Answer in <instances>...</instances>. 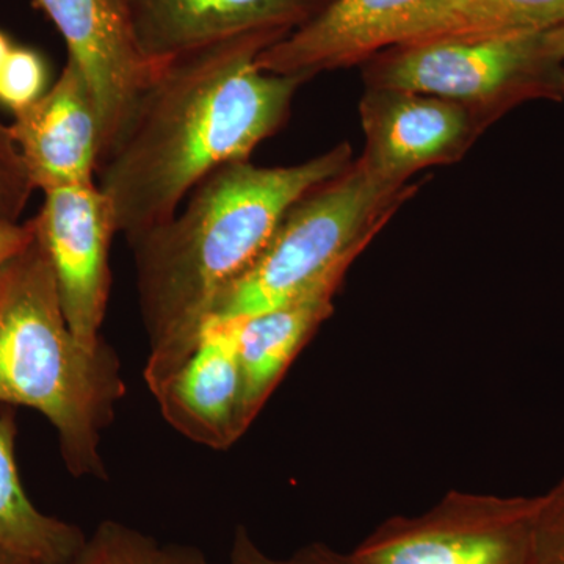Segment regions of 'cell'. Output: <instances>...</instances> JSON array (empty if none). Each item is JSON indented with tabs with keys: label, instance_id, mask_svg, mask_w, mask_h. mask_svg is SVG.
I'll return each instance as SVG.
<instances>
[{
	"label": "cell",
	"instance_id": "obj_17",
	"mask_svg": "<svg viewBox=\"0 0 564 564\" xmlns=\"http://www.w3.org/2000/svg\"><path fill=\"white\" fill-rule=\"evenodd\" d=\"M66 564H214L192 545L162 544L150 534L104 521Z\"/></svg>",
	"mask_w": 564,
	"mask_h": 564
},
{
	"label": "cell",
	"instance_id": "obj_5",
	"mask_svg": "<svg viewBox=\"0 0 564 564\" xmlns=\"http://www.w3.org/2000/svg\"><path fill=\"white\" fill-rule=\"evenodd\" d=\"M391 50L373 69L372 87L436 96L486 111L564 96V24Z\"/></svg>",
	"mask_w": 564,
	"mask_h": 564
},
{
	"label": "cell",
	"instance_id": "obj_8",
	"mask_svg": "<svg viewBox=\"0 0 564 564\" xmlns=\"http://www.w3.org/2000/svg\"><path fill=\"white\" fill-rule=\"evenodd\" d=\"M90 85L106 154L158 66L140 54L122 0H35ZM99 159V162H101Z\"/></svg>",
	"mask_w": 564,
	"mask_h": 564
},
{
	"label": "cell",
	"instance_id": "obj_3",
	"mask_svg": "<svg viewBox=\"0 0 564 564\" xmlns=\"http://www.w3.org/2000/svg\"><path fill=\"white\" fill-rule=\"evenodd\" d=\"M124 393L109 345L87 348L70 333L35 228L0 270V403L43 414L74 477L106 478L102 433Z\"/></svg>",
	"mask_w": 564,
	"mask_h": 564
},
{
	"label": "cell",
	"instance_id": "obj_4",
	"mask_svg": "<svg viewBox=\"0 0 564 564\" xmlns=\"http://www.w3.org/2000/svg\"><path fill=\"white\" fill-rule=\"evenodd\" d=\"M361 161L306 193L278 225L250 269L221 293L212 321L273 310L352 261L406 198Z\"/></svg>",
	"mask_w": 564,
	"mask_h": 564
},
{
	"label": "cell",
	"instance_id": "obj_12",
	"mask_svg": "<svg viewBox=\"0 0 564 564\" xmlns=\"http://www.w3.org/2000/svg\"><path fill=\"white\" fill-rule=\"evenodd\" d=\"M163 419L182 436L226 451L245 433L237 322L212 321L187 361L154 393Z\"/></svg>",
	"mask_w": 564,
	"mask_h": 564
},
{
	"label": "cell",
	"instance_id": "obj_20",
	"mask_svg": "<svg viewBox=\"0 0 564 564\" xmlns=\"http://www.w3.org/2000/svg\"><path fill=\"white\" fill-rule=\"evenodd\" d=\"M46 84V68L36 52L13 47L0 70V102L18 111L39 99Z\"/></svg>",
	"mask_w": 564,
	"mask_h": 564
},
{
	"label": "cell",
	"instance_id": "obj_15",
	"mask_svg": "<svg viewBox=\"0 0 564 564\" xmlns=\"http://www.w3.org/2000/svg\"><path fill=\"white\" fill-rule=\"evenodd\" d=\"M17 419L0 413V547L31 564H66L84 545L77 525L41 513L29 499L14 458Z\"/></svg>",
	"mask_w": 564,
	"mask_h": 564
},
{
	"label": "cell",
	"instance_id": "obj_11",
	"mask_svg": "<svg viewBox=\"0 0 564 564\" xmlns=\"http://www.w3.org/2000/svg\"><path fill=\"white\" fill-rule=\"evenodd\" d=\"M361 121L366 150L359 161L395 184L451 161L473 131L469 107L392 88L370 87L361 101Z\"/></svg>",
	"mask_w": 564,
	"mask_h": 564
},
{
	"label": "cell",
	"instance_id": "obj_19",
	"mask_svg": "<svg viewBox=\"0 0 564 564\" xmlns=\"http://www.w3.org/2000/svg\"><path fill=\"white\" fill-rule=\"evenodd\" d=\"M530 564H564V478L536 497Z\"/></svg>",
	"mask_w": 564,
	"mask_h": 564
},
{
	"label": "cell",
	"instance_id": "obj_22",
	"mask_svg": "<svg viewBox=\"0 0 564 564\" xmlns=\"http://www.w3.org/2000/svg\"><path fill=\"white\" fill-rule=\"evenodd\" d=\"M13 44L9 36L6 33L0 32V70H2L3 65H6L7 58H9L11 50H13Z\"/></svg>",
	"mask_w": 564,
	"mask_h": 564
},
{
	"label": "cell",
	"instance_id": "obj_1",
	"mask_svg": "<svg viewBox=\"0 0 564 564\" xmlns=\"http://www.w3.org/2000/svg\"><path fill=\"white\" fill-rule=\"evenodd\" d=\"M284 36H237L158 65L96 172L128 242L170 220L212 172L248 161L284 122L310 77L258 66Z\"/></svg>",
	"mask_w": 564,
	"mask_h": 564
},
{
	"label": "cell",
	"instance_id": "obj_23",
	"mask_svg": "<svg viewBox=\"0 0 564 564\" xmlns=\"http://www.w3.org/2000/svg\"><path fill=\"white\" fill-rule=\"evenodd\" d=\"M0 564H31L25 562V560L20 558V556L10 554L6 549L0 547Z\"/></svg>",
	"mask_w": 564,
	"mask_h": 564
},
{
	"label": "cell",
	"instance_id": "obj_18",
	"mask_svg": "<svg viewBox=\"0 0 564 564\" xmlns=\"http://www.w3.org/2000/svg\"><path fill=\"white\" fill-rule=\"evenodd\" d=\"M35 191L10 124L0 120V225L20 223Z\"/></svg>",
	"mask_w": 564,
	"mask_h": 564
},
{
	"label": "cell",
	"instance_id": "obj_16",
	"mask_svg": "<svg viewBox=\"0 0 564 564\" xmlns=\"http://www.w3.org/2000/svg\"><path fill=\"white\" fill-rule=\"evenodd\" d=\"M564 24V0H432L395 46L445 39L510 35Z\"/></svg>",
	"mask_w": 564,
	"mask_h": 564
},
{
	"label": "cell",
	"instance_id": "obj_9",
	"mask_svg": "<svg viewBox=\"0 0 564 564\" xmlns=\"http://www.w3.org/2000/svg\"><path fill=\"white\" fill-rule=\"evenodd\" d=\"M140 54L151 65L237 36L289 35L325 0H122Z\"/></svg>",
	"mask_w": 564,
	"mask_h": 564
},
{
	"label": "cell",
	"instance_id": "obj_6",
	"mask_svg": "<svg viewBox=\"0 0 564 564\" xmlns=\"http://www.w3.org/2000/svg\"><path fill=\"white\" fill-rule=\"evenodd\" d=\"M536 497L451 492L388 519L351 552L364 564H530Z\"/></svg>",
	"mask_w": 564,
	"mask_h": 564
},
{
	"label": "cell",
	"instance_id": "obj_14",
	"mask_svg": "<svg viewBox=\"0 0 564 564\" xmlns=\"http://www.w3.org/2000/svg\"><path fill=\"white\" fill-rule=\"evenodd\" d=\"M351 262L340 263L281 306L234 318L242 366V413L247 429L315 326L332 311L334 292Z\"/></svg>",
	"mask_w": 564,
	"mask_h": 564
},
{
	"label": "cell",
	"instance_id": "obj_21",
	"mask_svg": "<svg viewBox=\"0 0 564 564\" xmlns=\"http://www.w3.org/2000/svg\"><path fill=\"white\" fill-rule=\"evenodd\" d=\"M229 564H364L352 554H340L328 545L314 543L304 545L289 558H273L259 549L245 527L234 532Z\"/></svg>",
	"mask_w": 564,
	"mask_h": 564
},
{
	"label": "cell",
	"instance_id": "obj_13",
	"mask_svg": "<svg viewBox=\"0 0 564 564\" xmlns=\"http://www.w3.org/2000/svg\"><path fill=\"white\" fill-rule=\"evenodd\" d=\"M432 0H332L310 21L263 50L267 73L313 77L391 50L415 14Z\"/></svg>",
	"mask_w": 564,
	"mask_h": 564
},
{
	"label": "cell",
	"instance_id": "obj_7",
	"mask_svg": "<svg viewBox=\"0 0 564 564\" xmlns=\"http://www.w3.org/2000/svg\"><path fill=\"white\" fill-rule=\"evenodd\" d=\"M33 221L70 333L84 347L98 348L110 295V245L118 234L109 199L96 184L46 192Z\"/></svg>",
	"mask_w": 564,
	"mask_h": 564
},
{
	"label": "cell",
	"instance_id": "obj_10",
	"mask_svg": "<svg viewBox=\"0 0 564 564\" xmlns=\"http://www.w3.org/2000/svg\"><path fill=\"white\" fill-rule=\"evenodd\" d=\"M10 129L36 191L96 184L101 124L90 85L74 63L66 62L50 90L14 111Z\"/></svg>",
	"mask_w": 564,
	"mask_h": 564
},
{
	"label": "cell",
	"instance_id": "obj_2",
	"mask_svg": "<svg viewBox=\"0 0 564 564\" xmlns=\"http://www.w3.org/2000/svg\"><path fill=\"white\" fill-rule=\"evenodd\" d=\"M347 143L292 166L223 165L170 220L132 239L152 395L187 361L221 293L258 259L285 212L350 166Z\"/></svg>",
	"mask_w": 564,
	"mask_h": 564
}]
</instances>
